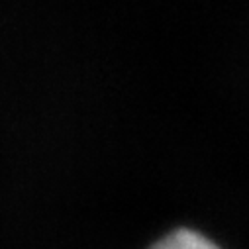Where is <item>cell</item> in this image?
I'll use <instances>...</instances> for the list:
<instances>
[{
	"mask_svg": "<svg viewBox=\"0 0 249 249\" xmlns=\"http://www.w3.org/2000/svg\"><path fill=\"white\" fill-rule=\"evenodd\" d=\"M149 249H222V247L214 243L210 237L202 235L200 231L180 228L157 239Z\"/></svg>",
	"mask_w": 249,
	"mask_h": 249,
	"instance_id": "1",
	"label": "cell"
}]
</instances>
